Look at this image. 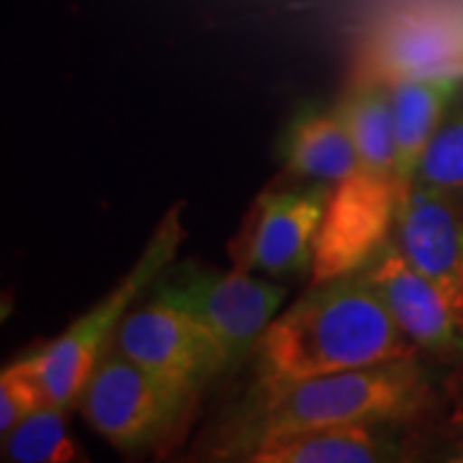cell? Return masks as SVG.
<instances>
[{"mask_svg":"<svg viewBox=\"0 0 463 463\" xmlns=\"http://www.w3.org/2000/svg\"><path fill=\"white\" fill-rule=\"evenodd\" d=\"M407 422H353L265 440L240 463H399L417 461Z\"/></svg>","mask_w":463,"mask_h":463,"instance_id":"12","label":"cell"},{"mask_svg":"<svg viewBox=\"0 0 463 463\" xmlns=\"http://www.w3.org/2000/svg\"><path fill=\"white\" fill-rule=\"evenodd\" d=\"M407 355L422 353L399 330L364 270H353L309 283L307 294L273 317L250 355L248 394Z\"/></svg>","mask_w":463,"mask_h":463,"instance_id":"1","label":"cell"},{"mask_svg":"<svg viewBox=\"0 0 463 463\" xmlns=\"http://www.w3.org/2000/svg\"><path fill=\"white\" fill-rule=\"evenodd\" d=\"M438 404V383L420 355L301 379L248 394L219 430L212 458L237 461L245 450L286 435L353 422H414Z\"/></svg>","mask_w":463,"mask_h":463,"instance_id":"2","label":"cell"},{"mask_svg":"<svg viewBox=\"0 0 463 463\" xmlns=\"http://www.w3.org/2000/svg\"><path fill=\"white\" fill-rule=\"evenodd\" d=\"M355 142L358 165L332 188L327 214L317 237L309 283L361 270L392 237L394 219L410 191L397 173L389 83L355 72L335 100Z\"/></svg>","mask_w":463,"mask_h":463,"instance_id":"3","label":"cell"},{"mask_svg":"<svg viewBox=\"0 0 463 463\" xmlns=\"http://www.w3.org/2000/svg\"><path fill=\"white\" fill-rule=\"evenodd\" d=\"M109 347L188 394H199L209 381L230 371L212 335L181 309L157 298H147L137 309L132 307Z\"/></svg>","mask_w":463,"mask_h":463,"instance_id":"9","label":"cell"},{"mask_svg":"<svg viewBox=\"0 0 463 463\" xmlns=\"http://www.w3.org/2000/svg\"><path fill=\"white\" fill-rule=\"evenodd\" d=\"M50 404L44 383L36 373L32 355H24L0 373V435L11 432L21 420Z\"/></svg>","mask_w":463,"mask_h":463,"instance_id":"17","label":"cell"},{"mask_svg":"<svg viewBox=\"0 0 463 463\" xmlns=\"http://www.w3.org/2000/svg\"><path fill=\"white\" fill-rule=\"evenodd\" d=\"M397 327L435 364L463 365V327L394 237H389L361 268Z\"/></svg>","mask_w":463,"mask_h":463,"instance_id":"10","label":"cell"},{"mask_svg":"<svg viewBox=\"0 0 463 463\" xmlns=\"http://www.w3.org/2000/svg\"><path fill=\"white\" fill-rule=\"evenodd\" d=\"M3 438V461L14 463H85L88 456L67 430V410L44 404Z\"/></svg>","mask_w":463,"mask_h":463,"instance_id":"15","label":"cell"},{"mask_svg":"<svg viewBox=\"0 0 463 463\" xmlns=\"http://www.w3.org/2000/svg\"><path fill=\"white\" fill-rule=\"evenodd\" d=\"M463 78H410L389 83L394 157L402 183L410 188L420 163L440 129L456 88Z\"/></svg>","mask_w":463,"mask_h":463,"instance_id":"14","label":"cell"},{"mask_svg":"<svg viewBox=\"0 0 463 463\" xmlns=\"http://www.w3.org/2000/svg\"><path fill=\"white\" fill-rule=\"evenodd\" d=\"M392 237L463 327V199L412 183L399 203Z\"/></svg>","mask_w":463,"mask_h":463,"instance_id":"11","label":"cell"},{"mask_svg":"<svg viewBox=\"0 0 463 463\" xmlns=\"http://www.w3.org/2000/svg\"><path fill=\"white\" fill-rule=\"evenodd\" d=\"M183 237V203H173L167 214L157 222L129 273L85 315L72 319V325L62 335H57L42 350L29 353L52 404L70 410L78 402L99 358L114 343L121 319L129 315L134 301L149 291L160 273L175 260Z\"/></svg>","mask_w":463,"mask_h":463,"instance_id":"4","label":"cell"},{"mask_svg":"<svg viewBox=\"0 0 463 463\" xmlns=\"http://www.w3.org/2000/svg\"><path fill=\"white\" fill-rule=\"evenodd\" d=\"M355 72L383 83L463 78V5L417 3L389 14L368 33Z\"/></svg>","mask_w":463,"mask_h":463,"instance_id":"8","label":"cell"},{"mask_svg":"<svg viewBox=\"0 0 463 463\" xmlns=\"http://www.w3.org/2000/svg\"><path fill=\"white\" fill-rule=\"evenodd\" d=\"M414 183H425L463 199V80L456 88L440 129L425 152Z\"/></svg>","mask_w":463,"mask_h":463,"instance_id":"16","label":"cell"},{"mask_svg":"<svg viewBox=\"0 0 463 463\" xmlns=\"http://www.w3.org/2000/svg\"><path fill=\"white\" fill-rule=\"evenodd\" d=\"M147 294L181 309L209 332L230 368L248 361L255 343L286 301L281 281L237 265L234 270H216L194 260H173Z\"/></svg>","mask_w":463,"mask_h":463,"instance_id":"5","label":"cell"},{"mask_svg":"<svg viewBox=\"0 0 463 463\" xmlns=\"http://www.w3.org/2000/svg\"><path fill=\"white\" fill-rule=\"evenodd\" d=\"M283 170L298 183L337 185L358 165L355 142L340 111L322 103H304L279 137Z\"/></svg>","mask_w":463,"mask_h":463,"instance_id":"13","label":"cell"},{"mask_svg":"<svg viewBox=\"0 0 463 463\" xmlns=\"http://www.w3.org/2000/svg\"><path fill=\"white\" fill-rule=\"evenodd\" d=\"M330 196L332 185L327 183L263 191L252 203L240 237L232 242L234 265L281 283L312 279L317 237Z\"/></svg>","mask_w":463,"mask_h":463,"instance_id":"7","label":"cell"},{"mask_svg":"<svg viewBox=\"0 0 463 463\" xmlns=\"http://www.w3.org/2000/svg\"><path fill=\"white\" fill-rule=\"evenodd\" d=\"M196 394L157 379L116 347L99 358L80 392V412L109 446L145 450L160 443L188 412Z\"/></svg>","mask_w":463,"mask_h":463,"instance_id":"6","label":"cell"},{"mask_svg":"<svg viewBox=\"0 0 463 463\" xmlns=\"http://www.w3.org/2000/svg\"><path fill=\"white\" fill-rule=\"evenodd\" d=\"M456 428H458V432H463V404L458 407V412H456Z\"/></svg>","mask_w":463,"mask_h":463,"instance_id":"18","label":"cell"}]
</instances>
